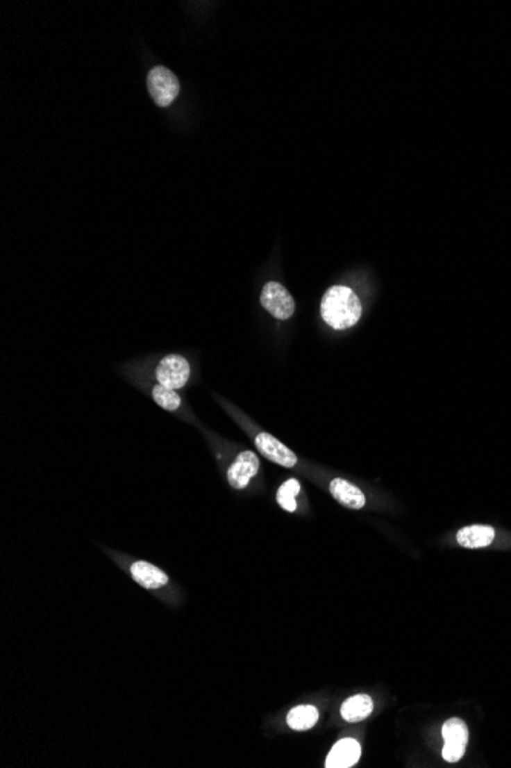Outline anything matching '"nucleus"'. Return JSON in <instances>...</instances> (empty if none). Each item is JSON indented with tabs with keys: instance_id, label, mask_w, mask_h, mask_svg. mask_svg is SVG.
Returning a JSON list of instances; mask_svg holds the SVG:
<instances>
[{
	"instance_id": "nucleus-1",
	"label": "nucleus",
	"mask_w": 511,
	"mask_h": 768,
	"mask_svg": "<svg viewBox=\"0 0 511 768\" xmlns=\"http://www.w3.org/2000/svg\"><path fill=\"white\" fill-rule=\"evenodd\" d=\"M320 313L329 327L344 330L358 322L362 316V304L349 287L334 286L323 295Z\"/></svg>"
},
{
	"instance_id": "nucleus-2",
	"label": "nucleus",
	"mask_w": 511,
	"mask_h": 768,
	"mask_svg": "<svg viewBox=\"0 0 511 768\" xmlns=\"http://www.w3.org/2000/svg\"><path fill=\"white\" fill-rule=\"evenodd\" d=\"M147 88L158 106H169L179 94V80L165 66H155L147 76Z\"/></svg>"
},
{
	"instance_id": "nucleus-3",
	"label": "nucleus",
	"mask_w": 511,
	"mask_h": 768,
	"mask_svg": "<svg viewBox=\"0 0 511 768\" xmlns=\"http://www.w3.org/2000/svg\"><path fill=\"white\" fill-rule=\"evenodd\" d=\"M260 302L269 315L279 320H287L296 310V304L290 292L279 282H268L262 288Z\"/></svg>"
},
{
	"instance_id": "nucleus-4",
	"label": "nucleus",
	"mask_w": 511,
	"mask_h": 768,
	"mask_svg": "<svg viewBox=\"0 0 511 768\" xmlns=\"http://www.w3.org/2000/svg\"><path fill=\"white\" fill-rule=\"evenodd\" d=\"M156 380L160 385L171 390H179L187 384L190 377V365L185 357L179 354H169L158 365L155 371Z\"/></svg>"
},
{
	"instance_id": "nucleus-5",
	"label": "nucleus",
	"mask_w": 511,
	"mask_h": 768,
	"mask_svg": "<svg viewBox=\"0 0 511 768\" xmlns=\"http://www.w3.org/2000/svg\"><path fill=\"white\" fill-rule=\"evenodd\" d=\"M254 443L262 456L274 461V464L285 468H294L297 465L296 454L268 432H259L254 439Z\"/></svg>"
},
{
	"instance_id": "nucleus-6",
	"label": "nucleus",
	"mask_w": 511,
	"mask_h": 768,
	"mask_svg": "<svg viewBox=\"0 0 511 768\" xmlns=\"http://www.w3.org/2000/svg\"><path fill=\"white\" fill-rule=\"evenodd\" d=\"M259 466V457L253 451L240 452L235 460V464L228 468L227 477L230 487L235 489H245L253 477L258 474Z\"/></svg>"
},
{
	"instance_id": "nucleus-7",
	"label": "nucleus",
	"mask_w": 511,
	"mask_h": 768,
	"mask_svg": "<svg viewBox=\"0 0 511 768\" xmlns=\"http://www.w3.org/2000/svg\"><path fill=\"white\" fill-rule=\"evenodd\" d=\"M360 756H362V747H360L358 741L352 740V737H344L335 742V745L330 749L329 755L326 758V767L328 768H349L354 767Z\"/></svg>"
},
{
	"instance_id": "nucleus-8",
	"label": "nucleus",
	"mask_w": 511,
	"mask_h": 768,
	"mask_svg": "<svg viewBox=\"0 0 511 768\" xmlns=\"http://www.w3.org/2000/svg\"><path fill=\"white\" fill-rule=\"evenodd\" d=\"M329 491L335 500L349 509H362L366 505V496L354 483L344 479H334L329 483Z\"/></svg>"
},
{
	"instance_id": "nucleus-9",
	"label": "nucleus",
	"mask_w": 511,
	"mask_h": 768,
	"mask_svg": "<svg viewBox=\"0 0 511 768\" xmlns=\"http://www.w3.org/2000/svg\"><path fill=\"white\" fill-rule=\"evenodd\" d=\"M131 575L141 587L149 589V591L169 585V577L160 568L147 562H135L131 566Z\"/></svg>"
},
{
	"instance_id": "nucleus-10",
	"label": "nucleus",
	"mask_w": 511,
	"mask_h": 768,
	"mask_svg": "<svg viewBox=\"0 0 511 768\" xmlns=\"http://www.w3.org/2000/svg\"><path fill=\"white\" fill-rule=\"evenodd\" d=\"M494 540V529L487 525H471L460 529L456 534V541L460 546L467 549H479L490 546Z\"/></svg>"
},
{
	"instance_id": "nucleus-11",
	"label": "nucleus",
	"mask_w": 511,
	"mask_h": 768,
	"mask_svg": "<svg viewBox=\"0 0 511 768\" xmlns=\"http://www.w3.org/2000/svg\"><path fill=\"white\" fill-rule=\"evenodd\" d=\"M374 710V701L369 695L360 693V695H354L348 698L342 704L340 713L342 718L348 722H360L366 719Z\"/></svg>"
},
{
	"instance_id": "nucleus-12",
	"label": "nucleus",
	"mask_w": 511,
	"mask_h": 768,
	"mask_svg": "<svg viewBox=\"0 0 511 768\" xmlns=\"http://www.w3.org/2000/svg\"><path fill=\"white\" fill-rule=\"evenodd\" d=\"M319 710L317 707L305 704L297 705L292 708L287 717V724L297 732H303V730H310L319 722Z\"/></svg>"
},
{
	"instance_id": "nucleus-13",
	"label": "nucleus",
	"mask_w": 511,
	"mask_h": 768,
	"mask_svg": "<svg viewBox=\"0 0 511 768\" xmlns=\"http://www.w3.org/2000/svg\"><path fill=\"white\" fill-rule=\"evenodd\" d=\"M442 737L446 744L458 745V747H467L469 742V728L467 724L460 718H450L442 726Z\"/></svg>"
},
{
	"instance_id": "nucleus-14",
	"label": "nucleus",
	"mask_w": 511,
	"mask_h": 768,
	"mask_svg": "<svg viewBox=\"0 0 511 768\" xmlns=\"http://www.w3.org/2000/svg\"><path fill=\"white\" fill-rule=\"evenodd\" d=\"M300 492V483L296 479H290L285 482L282 487L277 491V502L282 506L285 511L294 512L297 509L296 497Z\"/></svg>"
},
{
	"instance_id": "nucleus-15",
	"label": "nucleus",
	"mask_w": 511,
	"mask_h": 768,
	"mask_svg": "<svg viewBox=\"0 0 511 768\" xmlns=\"http://www.w3.org/2000/svg\"><path fill=\"white\" fill-rule=\"evenodd\" d=\"M152 398L161 408L167 409V411H176L181 407V398L178 396L176 390L167 389L164 385H156L152 390Z\"/></svg>"
},
{
	"instance_id": "nucleus-16",
	"label": "nucleus",
	"mask_w": 511,
	"mask_h": 768,
	"mask_svg": "<svg viewBox=\"0 0 511 768\" xmlns=\"http://www.w3.org/2000/svg\"><path fill=\"white\" fill-rule=\"evenodd\" d=\"M465 753V749L464 747H458V745H452V744H444V747H442V758H444L447 762H458Z\"/></svg>"
}]
</instances>
